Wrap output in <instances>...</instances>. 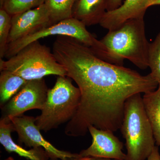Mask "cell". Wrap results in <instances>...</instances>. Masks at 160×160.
Returning a JSON list of instances; mask_svg holds the SVG:
<instances>
[{
    "instance_id": "5bb4252c",
    "label": "cell",
    "mask_w": 160,
    "mask_h": 160,
    "mask_svg": "<svg viewBox=\"0 0 160 160\" xmlns=\"http://www.w3.org/2000/svg\"><path fill=\"white\" fill-rule=\"evenodd\" d=\"M28 81L8 70L1 71L0 98L3 104L15 95Z\"/></svg>"
},
{
    "instance_id": "cb8c5ba5",
    "label": "cell",
    "mask_w": 160,
    "mask_h": 160,
    "mask_svg": "<svg viewBox=\"0 0 160 160\" xmlns=\"http://www.w3.org/2000/svg\"><path fill=\"white\" fill-rule=\"evenodd\" d=\"M4 160H14V159H13V158L10 157L8 158H6V159Z\"/></svg>"
},
{
    "instance_id": "8fae6325",
    "label": "cell",
    "mask_w": 160,
    "mask_h": 160,
    "mask_svg": "<svg viewBox=\"0 0 160 160\" xmlns=\"http://www.w3.org/2000/svg\"><path fill=\"white\" fill-rule=\"evenodd\" d=\"M14 131L11 121L8 118H3L0 122V143L6 151L15 152L29 160H48L49 155L42 147L32 148L29 150L23 148L13 142L11 133Z\"/></svg>"
},
{
    "instance_id": "8992f818",
    "label": "cell",
    "mask_w": 160,
    "mask_h": 160,
    "mask_svg": "<svg viewBox=\"0 0 160 160\" xmlns=\"http://www.w3.org/2000/svg\"><path fill=\"white\" fill-rule=\"evenodd\" d=\"M9 119L14 131L17 132L19 142L30 148L42 147L47 152L50 160H68L79 156V153L60 150L45 139L36 124V118L22 115Z\"/></svg>"
},
{
    "instance_id": "603a6c76",
    "label": "cell",
    "mask_w": 160,
    "mask_h": 160,
    "mask_svg": "<svg viewBox=\"0 0 160 160\" xmlns=\"http://www.w3.org/2000/svg\"><path fill=\"white\" fill-rule=\"evenodd\" d=\"M4 1L5 0H0V9H2V8Z\"/></svg>"
},
{
    "instance_id": "52a82bcc",
    "label": "cell",
    "mask_w": 160,
    "mask_h": 160,
    "mask_svg": "<svg viewBox=\"0 0 160 160\" xmlns=\"http://www.w3.org/2000/svg\"><path fill=\"white\" fill-rule=\"evenodd\" d=\"M48 90L44 78L28 81L8 103L6 117L10 119L21 116L25 112L31 109L42 110Z\"/></svg>"
},
{
    "instance_id": "d6986e66",
    "label": "cell",
    "mask_w": 160,
    "mask_h": 160,
    "mask_svg": "<svg viewBox=\"0 0 160 160\" xmlns=\"http://www.w3.org/2000/svg\"><path fill=\"white\" fill-rule=\"evenodd\" d=\"M124 0H108L107 11H112L117 9L122 5Z\"/></svg>"
},
{
    "instance_id": "e0dca14e",
    "label": "cell",
    "mask_w": 160,
    "mask_h": 160,
    "mask_svg": "<svg viewBox=\"0 0 160 160\" xmlns=\"http://www.w3.org/2000/svg\"><path fill=\"white\" fill-rule=\"evenodd\" d=\"M45 1L46 0H5L2 9L13 16L37 8L45 4Z\"/></svg>"
},
{
    "instance_id": "9c48e42d",
    "label": "cell",
    "mask_w": 160,
    "mask_h": 160,
    "mask_svg": "<svg viewBox=\"0 0 160 160\" xmlns=\"http://www.w3.org/2000/svg\"><path fill=\"white\" fill-rule=\"evenodd\" d=\"M50 25V14L45 4L35 9L14 15L12 17L8 44Z\"/></svg>"
},
{
    "instance_id": "4fadbf2b",
    "label": "cell",
    "mask_w": 160,
    "mask_h": 160,
    "mask_svg": "<svg viewBox=\"0 0 160 160\" xmlns=\"http://www.w3.org/2000/svg\"><path fill=\"white\" fill-rule=\"evenodd\" d=\"M143 102L151 124L156 144L160 146V86L153 91L144 93Z\"/></svg>"
},
{
    "instance_id": "2e32d148",
    "label": "cell",
    "mask_w": 160,
    "mask_h": 160,
    "mask_svg": "<svg viewBox=\"0 0 160 160\" xmlns=\"http://www.w3.org/2000/svg\"><path fill=\"white\" fill-rule=\"evenodd\" d=\"M148 67L151 69L150 74L160 86V32L154 41L149 43Z\"/></svg>"
},
{
    "instance_id": "ba28073f",
    "label": "cell",
    "mask_w": 160,
    "mask_h": 160,
    "mask_svg": "<svg viewBox=\"0 0 160 160\" xmlns=\"http://www.w3.org/2000/svg\"><path fill=\"white\" fill-rule=\"evenodd\" d=\"M92 138L91 145L79 153L80 157H93L119 160H125L126 154L123 152V144L112 132L98 129L93 126L89 127Z\"/></svg>"
},
{
    "instance_id": "30bf717a",
    "label": "cell",
    "mask_w": 160,
    "mask_h": 160,
    "mask_svg": "<svg viewBox=\"0 0 160 160\" xmlns=\"http://www.w3.org/2000/svg\"><path fill=\"white\" fill-rule=\"evenodd\" d=\"M152 0H124L122 5L112 11H106L100 25L109 30L119 27L127 20L144 18Z\"/></svg>"
},
{
    "instance_id": "6da1fadb",
    "label": "cell",
    "mask_w": 160,
    "mask_h": 160,
    "mask_svg": "<svg viewBox=\"0 0 160 160\" xmlns=\"http://www.w3.org/2000/svg\"><path fill=\"white\" fill-rule=\"evenodd\" d=\"M126 140L125 160H146L155 146L153 130L144 108L141 93L126 101L121 128Z\"/></svg>"
},
{
    "instance_id": "ac0fdd59",
    "label": "cell",
    "mask_w": 160,
    "mask_h": 160,
    "mask_svg": "<svg viewBox=\"0 0 160 160\" xmlns=\"http://www.w3.org/2000/svg\"><path fill=\"white\" fill-rule=\"evenodd\" d=\"M12 16L3 9H0V59L5 56L11 27Z\"/></svg>"
},
{
    "instance_id": "9a60e30c",
    "label": "cell",
    "mask_w": 160,
    "mask_h": 160,
    "mask_svg": "<svg viewBox=\"0 0 160 160\" xmlns=\"http://www.w3.org/2000/svg\"><path fill=\"white\" fill-rule=\"evenodd\" d=\"M78 0H46L52 24L72 18L73 7Z\"/></svg>"
},
{
    "instance_id": "7402d4cb",
    "label": "cell",
    "mask_w": 160,
    "mask_h": 160,
    "mask_svg": "<svg viewBox=\"0 0 160 160\" xmlns=\"http://www.w3.org/2000/svg\"><path fill=\"white\" fill-rule=\"evenodd\" d=\"M157 5H160V0H152L149 3V7Z\"/></svg>"
},
{
    "instance_id": "7c38bea8",
    "label": "cell",
    "mask_w": 160,
    "mask_h": 160,
    "mask_svg": "<svg viewBox=\"0 0 160 160\" xmlns=\"http://www.w3.org/2000/svg\"><path fill=\"white\" fill-rule=\"evenodd\" d=\"M108 0H78L73 7L72 18L86 26L100 24L107 11Z\"/></svg>"
},
{
    "instance_id": "3957f363",
    "label": "cell",
    "mask_w": 160,
    "mask_h": 160,
    "mask_svg": "<svg viewBox=\"0 0 160 160\" xmlns=\"http://www.w3.org/2000/svg\"><path fill=\"white\" fill-rule=\"evenodd\" d=\"M54 35L66 36L74 38L89 47L96 55L104 61L112 64L116 62L114 55L100 40L97 39L87 30L85 24L73 18L44 26L24 37L9 43L7 45L4 57L7 59L10 58L32 42Z\"/></svg>"
},
{
    "instance_id": "44dd1931",
    "label": "cell",
    "mask_w": 160,
    "mask_h": 160,
    "mask_svg": "<svg viewBox=\"0 0 160 160\" xmlns=\"http://www.w3.org/2000/svg\"><path fill=\"white\" fill-rule=\"evenodd\" d=\"M68 160H119L116 159H112L104 158H100L93 157H78L72 158Z\"/></svg>"
},
{
    "instance_id": "ffe728a7",
    "label": "cell",
    "mask_w": 160,
    "mask_h": 160,
    "mask_svg": "<svg viewBox=\"0 0 160 160\" xmlns=\"http://www.w3.org/2000/svg\"><path fill=\"white\" fill-rule=\"evenodd\" d=\"M147 160H160V154L158 146H155L151 154L147 159Z\"/></svg>"
},
{
    "instance_id": "277c9868",
    "label": "cell",
    "mask_w": 160,
    "mask_h": 160,
    "mask_svg": "<svg viewBox=\"0 0 160 160\" xmlns=\"http://www.w3.org/2000/svg\"><path fill=\"white\" fill-rule=\"evenodd\" d=\"M0 70H8L26 81L40 79L50 75L67 76L64 67L58 62L50 48L35 41L13 57L0 59Z\"/></svg>"
},
{
    "instance_id": "5b68a950",
    "label": "cell",
    "mask_w": 160,
    "mask_h": 160,
    "mask_svg": "<svg viewBox=\"0 0 160 160\" xmlns=\"http://www.w3.org/2000/svg\"><path fill=\"white\" fill-rule=\"evenodd\" d=\"M58 76L53 88L49 89L41 115L36 118V124L41 130L47 132L70 121L74 116L81 98L78 87L71 79Z\"/></svg>"
},
{
    "instance_id": "7a4b0ae2",
    "label": "cell",
    "mask_w": 160,
    "mask_h": 160,
    "mask_svg": "<svg viewBox=\"0 0 160 160\" xmlns=\"http://www.w3.org/2000/svg\"><path fill=\"white\" fill-rule=\"evenodd\" d=\"M100 41L121 61L127 59L140 69L149 67V43L144 18L127 20L117 29L109 30Z\"/></svg>"
}]
</instances>
